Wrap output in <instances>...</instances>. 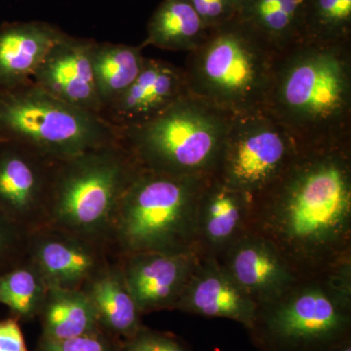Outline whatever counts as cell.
Returning a JSON list of instances; mask_svg holds the SVG:
<instances>
[{"label": "cell", "mask_w": 351, "mask_h": 351, "mask_svg": "<svg viewBox=\"0 0 351 351\" xmlns=\"http://www.w3.org/2000/svg\"><path fill=\"white\" fill-rule=\"evenodd\" d=\"M93 43V39L75 38L66 32L51 47L32 82L69 105L101 114L91 63Z\"/></svg>", "instance_id": "obj_15"}, {"label": "cell", "mask_w": 351, "mask_h": 351, "mask_svg": "<svg viewBox=\"0 0 351 351\" xmlns=\"http://www.w3.org/2000/svg\"><path fill=\"white\" fill-rule=\"evenodd\" d=\"M115 258L108 244L54 226L29 234L27 260L49 288L82 289Z\"/></svg>", "instance_id": "obj_11"}, {"label": "cell", "mask_w": 351, "mask_h": 351, "mask_svg": "<svg viewBox=\"0 0 351 351\" xmlns=\"http://www.w3.org/2000/svg\"><path fill=\"white\" fill-rule=\"evenodd\" d=\"M121 351L193 350L175 335L143 326L133 337L122 341Z\"/></svg>", "instance_id": "obj_28"}, {"label": "cell", "mask_w": 351, "mask_h": 351, "mask_svg": "<svg viewBox=\"0 0 351 351\" xmlns=\"http://www.w3.org/2000/svg\"><path fill=\"white\" fill-rule=\"evenodd\" d=\"M38 318L43 339L75 338L101 329L96 311L82 289H48Z\"/></svg>", "instance_id": "obj_22"}, {"label": "cell", "mask_w": 351, "mask_h": 351, "mask_svg": "<svg viewBox=\"0 0 351 351\" xmlns=\"http://www.w3.org/2000/svg\"><path fill=\"white\" fill-rule=\"evenodd\" d=\"M119 138V132L101 114L59 100L32 80L0 88V140L64 161Z\"/></svg>", "instance_id": "obj_8"}, {"label": "cell", "mask_w": 351, "mask_h": 351, "mask_svg": "<svg viewBox=\"0 0 351 351\" xmlns=\"http://www.w3.org/2000/svg\"><path fill=\"white\" fill-rule=\"evenodd\" d=\"M279 52L239 18L210 29L189 53V94L232 115L263 112Z\"/></svg>", "instance_id": "obj_4"}, {"label": "cell", "mask_w": 351, "mask_h": 351, "mask_svg": "<svg viewBox=\"0 0 351 351\" xmlns=\"http://www.w3.org/2000/svg\"><path fill=\"white\" fill-rule=\"evenodd\" d=\"M82 290L89 298L101 329L108 334L124 341L144 326L119 258L113 260L92 277Z\"/></svg>", "instance_id": "obj_19"}, {"label": "cell", "mask_w": 351, "mask_h": 351, "mask_svg": "<svg viewBox=\"0 0 351 351\" xmlns=\"http://www.w3.org/2000/svg\"><path fill=\"white\" fill-rule=\"evenodd\" d=\"M208 29L234 19L239 15L241 0H189Z\"/></svg>", "instance_id": "obj_29"}, {"label": "cell", "mask_w": 351, "mask_h": 351, "mask_svg": "<svg viewBox=\"0 0 351 351\" xmlns=\"http://www.w3.org/2000/svg\"><path fill=\"white\" fill-rule=\"evenodd\" d=\"M48 289L38 270L27 260L0 274V304L20 321L38 318Z\"/></svg>", "instance_id": "obj_24"}, {"label": "cell", "mask_w": 351, "mask_h": 351, "mask_svg": "<svg viewBox=\"0 0 351 351\" xmlns=\"http://www.w3.org/2000/svg\"><path fill=\"white\" fill-rule=\"evenodd\" d=\"M122 341V339L101 329L75 338H40L36 351H121Z\"/></svg>", "instance_id": "obj_27"}, {"label": "cell", "mask_w": 351, "mask_h": 351, "mask_svg": "<svg viewBox=\"0 0 351 351\" xmlns=\"http://www.w3.org/2000/svg\"><path fill=\"white\" fill-rule=\"evenodd\" d=\"M301 151L267 113L233 115L215 178L253 196L276 181Z\"/></svg>", "instance_id": "obj_9"}, {"label": "cell", "mask_w": 351, "mask_h": 351, "mask_svg": "<svg viewBox=\"0 0 351 351\" xmlns=\"http://www.w3.org/2000/svg\"><path fill=\"white\" fill-rule=\"evenodd\" d=\"M263 112L300 149L351 143V41L279 53Z\"/></svg>", "instance_id": "obj_2"}, {"label": "cell", "mask_w": 351, "mask_h": 351, "mask_svg": "<svg viewBox=\"0 0 351 351\" xmlns=\"http://www.w3.org/2000/svg\"><path fill=\"white\" fill-rule=\"evenodd\" d=\"M257 306L218 260L200 258L176 311L226 318L240 323L247 330L253 323Z\"/></svg>", "instance_id": "obj_17"}, {"label": "cell", "mask_w": 351, "mask_h": 351, "mask_svg": "<svg viewBox=\"0 0 351 351\" xmlns=\"http://www.w3.org/2000/svg\"><path fill=\"white\" fill-rule=\"evenodd\" d=\"M209 31L189 0H162L149 21L147 38L141 45L189 53L205 40Z\"/></svg>", "instance_id": "obj_21"}, {"label": "cell", "mask_w": 351, "mask_h": 351, "mask_svg": "<svg viewBox=\"0 0 351 351\" xmlns=\"http://www.w3.org/2000/svg\"><path fill=\"white\" fill-rule=\"evenodd\" d=\"M124 278L142 315L176 311L178 302L199 263L193 252H144L119 258Z\"/></svg>", "instance_id": "obj_12"}, {"label": "cell", "mask_w": 351, "mask_h": 351, "mask_svg": "<svg viewBox=\"0 0 351 351\" xmlns=\"http://www.w3.org/2000/svg\"><path fill=\"white\" fill-rule=\"evenodd\" d=\"M306 0H241L240 21L281 53L301 43Z\"/></svg>", "instance_id": "obj_20"}, {"label": "cell", "mask_w": 351, "mask_h": 351, "mask_svg": "<svg viewBox=\"0 0 351 351\" xmlns=\"http://www.w3.org/2000/svg\"><path fill=\"white\" fill-rule=\"evenodd\" d=\"M64 34L57 25L41 21L0 25V88L31 82L51 47Z\"/></svg>", "instance_id": "obj_18"}, {"label": "cell", "mask_w": 351, "mask_h": 351, "mask_svg": "<svg viewBox=\"0 0 351 351\" xmlns=\"http://www.w3.org/2000/svg\"><path fill=\"white\" fill-rule=\"evenodd\" d=\"M143 49L142 45L94 40L91 63L101 110L119 98L137 78L147 58Z\"/></svg>", "instance_id": "obj_23"}, {"label": "cell", "mask_w": 351, "mask_h": 351, "mask_svg": "<svg viewBox=\"0 0 351 351\" xmlns=\"http://www.w3.org/2000/svg\"><path fill=\"white\" fill-rule=\"evenodd\" d=\"M29 234L0 212V274L27 260Z\"/></svg>", "instance_id": "obj_26"}, {"label": "cell", "mask_w": 351, "mask_h": 351, "mask_svg": "<svg viewBox=\"0 0 351 351\" xmlns=\"http://www.w3.org/2000/svg\"><path fill=\"white\" fill-rule=\"evenodd\" d=\"M141 170L119 138L59 161L46 226L108 245L120 201Z\"/></svg>", "instance_id": "obj_7"}, {"label": "cell", "mask_w": 351, "mask_h": 351, "mask_svg": "<svg viewBox=\"0 0 351 351\" xmlns=\"http://www.w3.org/2000/svg\"><path fill=\"white\" fill-rule=\"evenodd\" d=\"M0 351H29L20 326V320L11 317L0 320Z\"/></svg>", "instance_id": "obj_30"}, {"label": "cell", "mask_w": 351, "mask_h": 351, "mask_svg": "<svg viewBox=\"0 0 351 351\" xmlns=\"http://www.w3.org/2000/svg\"><path fill=\"white\" fill-rule=\"evenodd\" d=\"M256 304L271 301L300 278L276 245L249 232L218 260Z\"/></svg>", "instance_id": "obj_16"}, {"label": "cell", "mask_w": 351, "mask_h": 351, "mask_svg": "<svg viewBox=\"0 0 351 351\" xmlns=\"http://www.w3.org/2000/svg\"><path fill=\"white\" fill-rule=\"evenodd\" d=\"M189 94L184 69L145 58L137 78L101 115L117 131L143 125Z\"/></svg>", "instance_id": "obj_13"}, {"label": "cell", "mask_w": 351, "mask_h": 351, "mask_svg": "<svg viewBox=\"0 0 351 351\" xmlns=\"http://www.w3.org/2000/svg\"><path fill=\"white\" fill-rule=\"evenodd\" d=\"M0 141H1V140H0Z\"/></svg>", "instance_id": "obj_32"}, {"label": "cell", "mask_w": 351, "mask_h": 351, "mask_svg": "<svg viewBox=\"0 0 351 351\" xmlns=\"http://www.w3.org/2000/svg\"><path fill=\"white\" fill-rule=\"evenodd\" d=\"M210 179L141 170L113 219L108 237L113 255L193 252L196 207Z\"/></svg>", "instance_id": "obj_5"}, {"label": "cell", "mask_w": 351, "mask_h": 351, "mask_svg": "<svg viewBox=\"0 0 351 351\" xmlns=\"http://www.w3.org/2000/svg\"><path fill=\"white\" fill-rule=\"evenodd\" d=\"M247 331L261 351L335 350L351 338V261L258 304Z\"/></svg>", "instance_id": "obj_3"}, {"label": "cell", "mask_w": 351, "mask_h": 351, "mask_svg": "<svg viewBox=\"0 0 351 351\" xmlns=\"http://www.w3.org/2000/svg\"><path fill=\"white\" fill-rule=\"evenodd\" d=\"M58 162L20 143L0 141V212L29 232L46 226Z\"/></svg>", "instance_id": "obj_10"}, {"label": "cell", "mask_w": 351, "mask_h": 351, "mask_svg": "<svg viewBox=\"0 0 351 351\" xmlns=\"http://www.w3.org/2000/svg\"><path fill=\"white\" fill-rule=\"evenodd\" d=\"M250 232L276 245L300 277L351 261V143L301 149L252 196Z\"/></svg>", "instance_id": "obj_1"}, {"label": "cell", "mask_w": 351, "mask_h": 351, "mask_svg": "<svg viewBox=\"0 0 351 351\" xmlns=\"http://www.w3.org/2000/svg\"><path fill=\"white\" fill-rule=\"evenodd\" d=\"M233 115L186 94L143 125L119 132L120 144L142 169L213 178Z\"/></svg>", "instance_id": "obj_6"}, {"label": "cell", "mask_w": 351, "mask_h": 351, "mask_svg": "<svg viewBox=\"0 0 351 351\" xmlns=\"http://www.w3.org/2000/svg\"><path fill=\"white\" fill-rule=\"evenodd\" d=\"M351 41V0H306L301 43Z\"/></svg>", "instance_id": "obj_25"}, {"label": "cell", "mask_w": 351, "mask_h": 351, "mask_svg": "<svg viewBox=\"0 0 351 351\" xmlns=\"http://www.w3.org/2000/svg\"><path fill=\"white\" fill-rule=\"evenodd\" d=\"M332 351H351V338L346 339L343 343H341V345L337 346Z\"/></svg>", "instance_id": "obj_31"}, {"label": "cell", "mask_w": 351, "mask_h": 351, "mask_svg": "<svg viewBox=\"0 0 351 351\" xmlns=\"http://www.w3.org/2000/svg\"><path fill=\"white\" fill-rule=\"evenodd\" d=\"M252 196L211 178L201 191L195 221L193 252L219 260L250 232Z\"/></svg>", "instance_id": "obj_14"}]
</instances>
